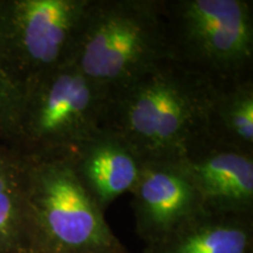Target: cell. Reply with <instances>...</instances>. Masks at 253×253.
<instances>
[{"mask_svg":"<svg viewBox=\"0 0 253 253\" xmlns=\"http://www.w3.org/2000/svg\"><path fill=\"white\" fill-rule=\"evenodd\" d=\"M125 253H126V252H125Z\"/></svg>","mask_w":253,"mask_h":253,"instance_id":"15","label":"cell"},{"mask_svg":"<svg viewBox=\"0 0 253 253\" xmlns=\"http://www.w3.org/2000/svg\"><path fill=\"white\" fill-rule=\"evenodd\" d=\"M209 143L253 154V78L219 88L210 116Z\"/></svg>","mask_w":253,"mask_h":253,"instance_id":"12","label":"cell"},{"mask_svg":"<svg viewBox=\"0 0 253 253\" xmlns=\"http://www.w3.org/2000/svg\"><path fill=\"white\" fill-rule=\"evenodd\" d=\"M178 162L205 209L253 213V154L209 143Z\"/></svg>","mask_w":253,"mask_h":253,"instance_id":"8","label":"cell"},{"mask_svg":"<svg viewBox=\"0 0 253 253\" xmlns=\"http://www.w3.org/2000/svg\"><path fill=\"white\" fill-rule=\"evenodd\" d=\"M108 93L71 62L20 90L8 145L23 156L68 154L102 128Z\"/></svg>","mask_w":253,"mask_h":253,"instance_id":"4","label":"cell"},{"mask_svg":"<svg viewBox=\"0 0 253 253\" xmlns=\"http://www.w3.org/2000/svg\"><path fill=\"white\" fill-rule=\"evenodd\" d=\"M167 60L166 0H89L69 62L96 86L109 94Z\"/></svg>","mask_w":253,"mask_h":253,"instance_id":"2","label":"cell"},{"mask_svg":"<svg viewBox=\"0 0 253 253\" xmlns=\"http://www.w3.org/2000/svg\"><path fill=\"white\" fill-rule=\"evenodd\" d=\"M23 253H40L39 251H37L36 249H32L30 251H26V252H23Z\"/></svg>","mask_w":253,"mask_h":253,"instance_id":"14","label":"cell"},{"mask_svg":"<svg viewBox=\"0 0 253 253\" xmlns=\"http://www.w3.org/2000/svg\"><path fill=\"white\" fill-rule=\"evenodd\" d=\"M89 0H0V68L19 89L69 62Z\"/></svg>","mask_w":253,"mask_h":253,"instance_id":"6","label":"cell"},{"mask_svg":"<svg viewBox=\"0 0 253 253\" xmlns=\"http://www.w3.org/2000/svg\"><path fill=\"white\" fill-rule=\"evenodd\" d=\"M32 249L24 156L9 145L0 144V253Z\"/></svg>","mask_w":253,"mask_h":253,"instance_id":"11","label":"cell"},{"mask_svg":"<svg viewBox=\"0 0 253 253\" xmlns=\"http://www.w3.org/2000/svg\"><path fill=\"white\" fill-rule=\"evenodd\" d=\"M171 59L219 84L252 78L253 2L166 0Z\"/></svg>","mask_w":253,"mask_h":253,"instance_id":"5","label":"cell"},{"mask_svg":"<svg viewBox=\"0 0 253 253\" xmlns=\"http://www.w3.org/2000/svg\"><path fill=\"white\" fill-rule=\"evenodd\" d=\"M75 173L104 211L115 199L130 194L144 160L126 142L101 129L68 153Z\"/></svg>","mask_w":253,"mask_h":253,"instance_id":"9","label":"cell"},{"mask_svg":"<svg viewBox=\"0 0 253 253\" xmlns=\"http://www.w3.org/2000/svg\"><path fill=\"white\" fill-rule=\"evenodd\" d=\"M20 89L0 68V144H7L17 116Z\"/></svg>","mask_w":253,"mask_h":253,"instance_id":"13","label":"cell"},{"mask_svg":"<svg viewBox=\"0 0 253 253\" xmlns=\"http://www.w3.org/2000/svg\"><path fill=\"white\" fill-rule=\"evenodd\" d=\"M27 210L40 253L126 252L75 173L68 154L24 156Z\"/></svg>","mask_w":253,"mask_h":253,"instance_id":"3","label":"cell"},{"mask_svg":"<svg viewBox=\"0 0 253 253\" xmlns=\"http://www.w3.org/2000/svg\"><path fill=\"white\" fill-rule=\"evenodd\" d=\"M136 232L151 246L204 210L178 161H144L131 190Z\"/></svg>","mask_w":253,"mask_h":253,"instance_id":"7","label":"cell"},{"mask_svg":"<svg viewBox=\"0 0 253 253\" xmlns=\"http://www.w3.org/2000/svg\"><path fill=\"white\" fill-rule=\"evenodd\" d=\"M223 84L167 60L110 91L102 128L144 161H179L209 144L212 107Z\"/></svg>","mask_w":253,"mask_h":253,"instance_id":"1","label":"cell"},{"mask_svg":"<svg viewBox=\"0 0 253 253\" xmlns=\"http://www.w3.org/2000/svg\"><path fill=\"white\" fill-rule=\"evenodd\" d=\"M143 253H253V213L204 209Z\"/></svg>","mask_w":253,"mask_h":253,"instance_id":"10","label":"cell"}]
</instances>
